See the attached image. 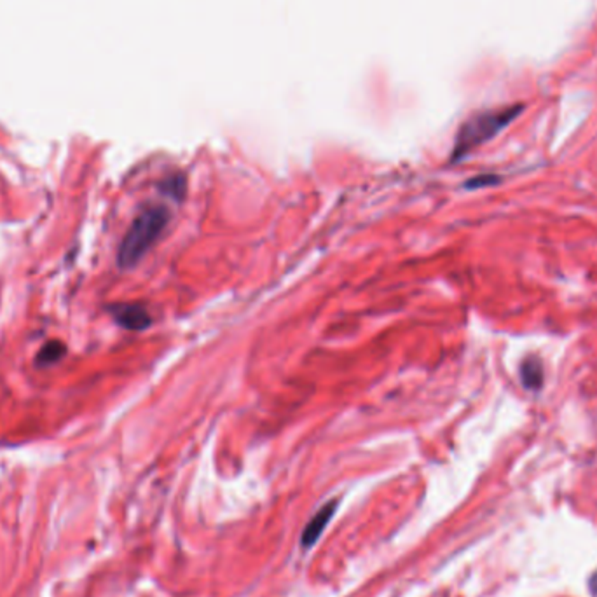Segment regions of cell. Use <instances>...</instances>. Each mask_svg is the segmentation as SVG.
I'll return each mask as SVG.
<instances>
[{
    "label": "cell",
    "mask_w": 597,
    "mask_h": 597,
    "mask_svg": "<svg viewBox=\"0 0 597 597\" xmlns=\"http://www.w3.org/2000/svg\"><path fill=\"white\" fill-rule=\"evenodd\" d=\"M336 508H338V503H327V505H323V506L320 508V512H318L316 515H313L312 522L306 526L304 534H303V545H304V547H312L314 541L318 540V536L321 534V531L325 530V526L329 524V521L332 519Z\"/></svg>",
    "instance_id": "obj_5"
},
{
    "label": "cell",
    "mask_w": 597,
    "mask_h": 597,
    "mask_svg": "<svg viewBox=\"0 0 597 597\" xmlns=\"http://www.w3.org/2000/svg\"><path fill=\"white\" fill-rule=\"evenodd\" d=\"M161 190L170 198L180 201L186 196V179L182 175H171L161 184Z\"/></svg>",
    "instance_id": "obj_7"
},
{
    "label": "cell",
    "mask_w": 597,
    "mask_h": 597,
    "mask_svg": "<svg viewBox=\"0 0 597 597\" xmlns=\"http://www.w3.org/2000/svg\"><path fill=\"white\" fill-rule=\"evenodd\" d=\"M171 214L164 205H149L140 215L133 220L126 233L121 247L118 251V264L121 269L135 268L145 253L154 247L166 225L170 224Z\"/></svg>",
    "instance_id": "obj_1"
},
{
    "label": "cell",
    "mask_w": 597,
    "mask_h": 597,
    "mask_svg": "<svg viewBox=\"0 0 597 597\" xmlns=\"http://www.w3.org/2000/svg\"><path fill=\"white\" fill-rule=\"evenodd\" d=\"M496 182H500V179H498L496 175H480V177H475V179H471V180H469V182L465 184V188L467 189L487 188V186H493V184H496Z\"/></svg>",
    "instance_id": "obj_8"
},
{
    "label": "cell",
    "mask_w": 597,
    "mask_h": 597,
    "mask_svg": "<svg viewBox=\"0 0 597 597\" xmlns=\"http://www.w3.org/2000/svg\"><path fill=\"white\" fill-rule=\"evenodd\" d=\"M519 376L526 390H531V391L541 390L545 374H543V364H541L540 356H536V355L526 356L519 367Z\"/></svg>",
    "instance_id": "obj_4"
},
{
    "label": "cell",
    "mask_w": 597,
    "mask_h": 597,
    "mask_svg": "<svg viewBox=\"0 0 597 597\" xmlns=\"http://www.w3.org/2000/svg\"><path fill=\"white\" fill-rule=\"evenodd\" d=\"M524 110L522 105H508L495 110H484L473 114L467 119L454 140V149L451 154V161L458 162L469 156L475 149L484 145L486 142L493 140L500 135L506 126L510 125L521 112Z\"/></svg>",
    "instance_id": "obj_2"
},
{
    "label": "cell",
    "mask_w": 597,
    "mask_h": 597,
    "mask_svg": "<svg viewBox=\"0 0 597 597\" xmlns=\"http://www.w3.org/2000/svg\"><path fill=\"white\" fill-rule=\"evenodd\" d=\"M66 353V346L60 343V341H51L48 345L44 346L39 355H37V360L35 364L39 367H48V365H53L57 362H60L63 356Z\"/></svg>",
    "instance_id": "obj_6"
},
{
    "label": "cell",
    "mask_w": 597,
    "mask_h": 597,
    "mask_svg": "<svg viewBox=\"0 0 597 597\" xmlns=\"http://www.w3.org/2000/svg\"><path fill=\"white\" fill-rule=\"evenodd\" d=\"M110 314L127 330H145L153 323L151 314L142 304H116L110 308Z\"/></svg>",
    "instance_id": "obj_3"
}]
</instances>
